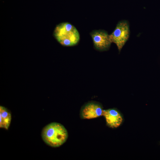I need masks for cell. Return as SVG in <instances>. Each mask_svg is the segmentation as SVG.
Returning a JSON list of instances; mask_svg holds the SVG:
<instances>
[{"instance_id":"cell-5","label":"cell","mask_w":160,"mask_h":160,"mask_svg":"<svg viewBox=\"0 0 160 160\" xmlns=\"http://www.w3.org/2000/svg\"><path fill=\"white\" fill-rule=\"evenodd\" d=\"M103 110L100 104L95 101H91L82 107L80 116L84 119L95 118L103 116Z\"/></svg>"},{"instance_id":"cell-2","label":"cell","mask_w":160,"mask_h":160,"mask_svg":"<svg viewBox=\"0 0 160 160\" xmlns=\"http://www.w3.org/2000/svg\"><path fill=\"white\" fill-rule=\"evenodd\" d=\"M53 34L57 41L62 45L66 47L76 45L80 40V35L76 28L68 22L57 25Z\"/></svg>"},{"instance_id":"cell-7","label":"cell","mask_w":160,"mask_h":160,"mask_svg":"<svg viewBox=\"0 0 160 160\" xmlns=\"http://www.w3.org/2000/svg\"><path fill=\"white\" fill-rule=\"evenodd\" d=\"M11 120L10 112L5 107L0 106V127L8 129Z\"/></svg>"},{"instance_id":"cell-4","label":"cell","mask_w":160,"mask_h":160,"mask_svg":"<svg viewBox=\"0 0 160 160\" xmlns=\"http://www.w3.org/2000/svg\"><path fill=\"white\" fill-rule=\"evenodd\" d=\"M92 38L95 48L100 51H107L109 49L112 42L109 35L104 30H96L90 33Z\"/></svg>"},{"instance_id":"cell-6","label":"cell","mask_w":160,"mask_h":160,"mask_svg":"<svg viewBox=\"0 0 160 160\" xmlns=\"http://www.w3.org/2000/svg\"><path fill=\"white\" fill-rule=\"evenodd\" d=\"M103 116L105 118L107 125L112 128L118 127L123 121L121 114L115 108L104 110Z\"/></svg>"},{"instance_id":"cell-3","label":"cell","mask_w":160,"mask_h":160,"mask_svg":"<svg viewBox=\"0 0 160 160\" xmlns=\"http://www.w3.org/2000/svg\"><path fill=\"white\" fill-rule=\"evenodd\" d=\"M130 33L129 22L124 20L119 21L114 31L109 35L112 43L116 44L119 52L128 40Z\"/></svg>"},{"instance_id":"cell-1","label":"cell","mask_w":160,"mask_h":160,"mask_svg":"<svg viewBox=\"0 0 160 160\" xmlns=\"http://www.w3.org/2000/svg\"><path fill=\"white\" fill-rule=\"evenodd\" d=\"M41 137L46 144L55 148L61 146L66 141L68 134L67 130L63 125L53 122L48 124L43 128Z\"/></svg>"}]
</instances>
